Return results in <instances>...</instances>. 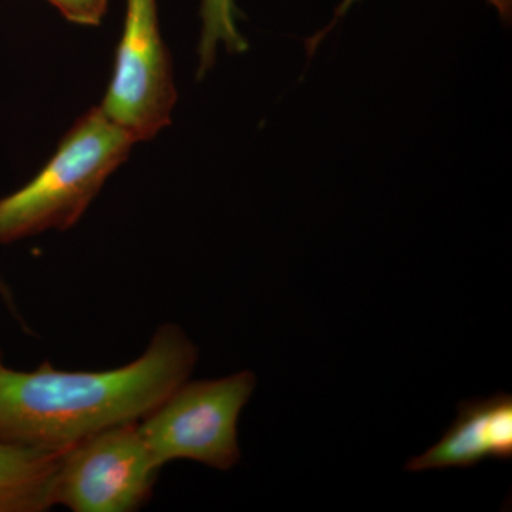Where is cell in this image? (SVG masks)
<instances>
[{
	"instance_id": "6da1fadb",
	"label": "cell",
	"mask_w": 512,
	"mask_h": 512,
	"mask_svg": "<svg viewBox=\"0 0 512 512\" xmlns=\"http://www.w3.org/2000/svg\"><path fill=\"white\" fill-rule=\"evenodd\" d=\"M198 349L180 326H158L143 355L104 372L42 363L16 370L0 350V441L62 451L101 430L138 423L187 382Z\"/></svg>"
},
{
	"instance_id": "7a4b0ae2",
	"label": "cell",
	"mask_w": 512,
	"mask_h": 512,
	"mask_svg": "<svg viewBox=\"0 0 512 512\" xmlns=\"http://www.w3.org/2000/svg\"><path fill=\"white\" fill-rule=\"evenodd\" d=\"M134 144L100 106L87 111L35 178L0 198V244L72 228Z\"/></svg>"
},
{
	"instance_id": "3957f363",
	"label": "cell",
	"mask_w": 512,
	"mask_h": 512,
	"mask_svg": "<svg viewBox=\"0 0 512 512\" xmlns=\"http://www.w3.org/2000/svg\"><path fill=\"white\" fill-rule=\"evenodd\" d=\"M256 386L249 370L217 380L184 382L138 421L158 466L192 460L227 471L241 460L238 419Z\"/></svg>"
},
{
	"instance_id": "277c9868",
	"label": "cell",
	"mask_w": 512,
	"mask_h": 512,
	"mask_svg": "<svg viewBox=\"0 0 512 512\" xmlns=\"http://www.w3.org/2000/svg\"><path fill=\"white\" fill-rule=\"evenodd\" d=\"M161 467L138 423L101 430L63 450L55 505L74 512H133L153 495Z\"/></svg>"
},
{
	"instance_id": "5b68a950",
	"label": "cell",
	"mask_w": 512,
	"mask_h": 512,
	"mask_svg": "<svg viewBox=\"0 0 512 512\" xmlns=\"http://www.w3.org/2000/svg\"><path fill=\"white\" fill-rule=\"evenodd\" d=\"M177 97L157 0H126L113 76L100 109L138 143L170 126Z\"/></svg>"
},
{
	"instance_id": "8992f818",
	"label": "cell",
	"mask_w": 512,
	"mask_h": 512,
	"mask_svg": "<svg viewBox=\"0 0 512 512\" xmlns=\"http://www.w3.org/2000/svg\"><path fill=\"white\" fill-rule=\"evenodd\" d=\"M485 458H512V396L497 393L487 399L458 404V416L443 439L407 463L412 473L448 467H473Z\"/></svg>"
},
{
	"instance_id": "52a82bcc",
	"label": "cell",
	"mask_w": 512,
	"mask_h": 512,
	"mask_svg": "<svg viewBox=\"0 0 512 512\" xmlns=\"http://www.w3.org/2000/svg\"><path fill=\"white\" fill-rule=\"evenodd\" d=\"M62 453L0 441V512L52 510Z\"/></svg>"
},
{
	"instance_id": "ba28073f",
	"label": "cell",
	"mask_w": 512,
	"mask_h": 512,
	"mask_svg": "<svg viewBox=\"0 0 512 512\" xmlns=\"http://www.w3.org/2000/svg\"><path fill=\"white\" fill-rule=\"evenodd\" d=\"M202 29L198 45V77L210 72L218 49L228 52L247 50V42L237 28V8L234 0H201Z\"/></svg>"
},
{
	"instance_id": "9c48e42d",
	"label": "cell",
	"mask_w": 512,
	"mask_h": 512,
	"mask_svg": "<svg viewBox=\"0 0 512 512\" xmlns=\"http://www.w3.org/2000/svg\"><path fill=\"white\" fill-rule=\"evenodd\" d=\"M60 13L79 26H99L109 9V0H47Z\"/></svg>"
},
{
	"instance_id": "30bf717a",
	"label": "cell",
	"mask_w": 512,
	"mask_h": 512,
	"mask_svg": "<svg viewBox=\"0 0 512 512\" xmlns=\"http://www.w3.org/2000/svg\"><path fill=\"white\" fill-rule=\"evenodd\" d=\"M356 2H360V0H342V2L339 3L338 8L335 10V15H333V19L330 20L329 25L326 26L325 29L320 30L319 33H316L315 36L311 37V39L306 42V50H308L309 57H311L313 53L316 52V49H318L320 43H322L323 39H325V37L328 36L330 32H332V29L335 28L336 23L339 22V19L343 18V16L349 12V9L352 8ZM487 2L490 3V5L493 6L495 10H497L498 15H500L501 18L505 20V22L511 19L512 0H487Z\"/></svg>"
},
{
	"instance_id": "8fae6325",
	"label": "cell",
	"mask_w": 512,
	"mask_h": 512,
	"mask_svg": "<svg viewBox=\"0 0 512 512\" xmlns=\"http://www.w3.org/2000/svg\"><path fill=\"white\" fill-rule=\"evenodd\" d=\"M0 296L5 299V302L8 303L9 306H13L12 293H10L8 286H6L5 281L2 279V276H0Z\"/></svg>"
}]
</instances>
